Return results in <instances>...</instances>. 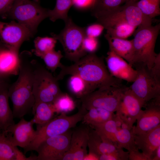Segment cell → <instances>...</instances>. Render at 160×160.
<instances>
[{"label": "cell", "mask_w": 160, "mask_h": 160, "mask_svg": "<svg viewBox=\"0 0 160 160\" xmlns=\"http://www.w3.org/2000/svg\"><path fill=\"white\" fill-rule=\"evenodd\" d=\"M30 52H24L19 55L20 67L17 80L10 85L9 97L13 105L14 118H21L33 109L35 100L33 93L34 60Z\"/></svg>", "instance_id": "cell-1"}, {"label": "cell", "mask_w": 160, "mask_h": 160, "mask_svg": "<svg viewBox=\"0 0 160 160\" xmlns=\"http://www.w3.org/2000/svg\"><path fill=\"white\" fill-rule=\"evenodd\" d=\"M60 68L59 73L56 77L58 81L68 75H75L82 78L97 89L103 87L122 85V80L111 75L103 58L98 56L95 53L87 54L71 65L63 64Z\"/></svg>", "instance_id": "cell-2"}, {"label": "cell", "mask_w": 160, "mask_h": 160, "mask_svg": "<svg viewBox=\"0 0 160 160\" xmlns=\"http://www.w3.org/2000/svg\"><path fill=\"white\" fill-rule=\"evenodd\" d=\"M160 30V24L138 27L133 33L134 64L144 65L150 70L158 54L154 50Z\"/></svg>", "instance_id": "cell-3"}, {"label": "cell", "mask_w": 160, "mask_h": 160, "mask_svg": "<svg viewBox=\"0 0 160 160\" xmlns=\"http://www.w3.org/2000/svg\"><path fill=\"white\" fill-rule=\"evenodd\" d=\"M87 110L81 106L76 113L68 116L61 113L49 121L42 125L37 126L35 136L29 145L24 149L25 153L36 151L40 144L48 138L62 134L82 121Z\"/></svg>", "instance_id": "cell-4"}, {"label": "cell", "mask_w": 160, "mask_h": 160, "mask_svg": "<svg viewBox=\"0 0 160 160\" xmlns=\"http://www.w3.org/2000/svg\"><path fill=\"white\" fill-rule=\"evenodd\" d=\"M48 9L31 0H15L7 14L11 19L28 28L33 34L40 23L48 17Z\"/></svg>", "instance_id": "cell-5"}, {"label": "cell", "mask_w": 160, "mask_h": 160, "mask_svg": "<svg viewBox=\"0 0 160 160\" xmlns=\"http://www.w3.org/2000/svg\"><path fill=\"white\" fill-rule=\"evenodd\" d=\"M65 23L64 28L59 33H52L51 35L62 44L65 57L74 63L87 54L83 47L85 28L75 24L69 17Z\"/></svg>", "instance_id": "cell-6"}, {"label": "cell", "mask_w": 160, "mask_h": 160, "mask_svg": "<svg viewBox=\"0 0 160 160\" xmlns=\"http://www.w3.org/2000/svg\"><path fill=\"white\" fill-rule=\"evenodd\" d=\"M34 64L33 93L34 105L41 102L52 103L62 92L58 80L36 60H34Z\"/></svg>", "instance_id": "cell-7"}, {"label": "cell", "mask_w": 160, "mask_h": 160, "mask_svg": "<svg viewBox=\"0 0 160 160\" xmlns=\"http://www.w3.org/2000/svg\"><path fill=\"white\" fill-rule=\"evenodd\" d=\"M128 87L122 85L98 89L80 99L81 106L87 111L93 108H100L114 113Z\"/></svg>", "instance_id": "cell-8"}, {"label": "cell", "mask_w": 160, "mask_h": 160, "mask_svg": "<svg viewBox=\"0 0 160 160\" xmlns=\"http://www.w3.org/2000/svg\"><path fill=\"white\" fill-rule=\"evenodd\" d=\"M133 66L137 75L129 88L144 106L150 100L160 97V80L154 77L145 66L135 64Z\"/></svg>", "instance_id": "cell-9"}, {"label": "cell", "mask_w": 160, "mask_h": 160, "mask_svg": "<svg viewBox=\"0 0 160 160\" xmlns=\"http://www.w3.org/2000/svg\"><path fill=\"white\" fill-rule=\"evenodd\" d=\"M97 19H113L127 22L138 27L152 25L154 19L144 14L137 6L136 2L128 1L123 6L96 18Z\"/></svg>", "instance_id": "cell-10"}, {"label": "cell", "mask_w": 160, "mask_h": 160, "mask_svg": "<svg viewBox=\"0 0 160 160\" xmlns=\"http://www.w3.org/2000/svg\"><path fill=\"white\" fill-rule=\"evenodd\" d=\"M72 131L66 132L46 139L41 143L36 151L37 160H62L68 151Z\"/></svg>", "instance_id": "cell-11"}, {"label": "cell", "mask_w": 160, "mask_h": 160, "mask_svg": "<svg viewBox=\"0 0 160 160\" xmlns=\"http://www.w3.org/2000/svg\"><path fill=\"white\" fill-rule=\"evenodd\" d=\"M34 34L26 27L14 21H0V40L5 45L19 52L23 43Z\"/></svg>", "instance_id": "cell-12"}, {"label": "cell", "mask_w": 160, "mask_h": 160, "mask_svg": "<svg viewBox=\"0 0 160 160\" xmlns=\"http://www.w3.org/2000/svg\"><path fill=\"white\" fill-rule=\"evenodd\" d=\"M142 110L137 119L136 126L132 130L134 135L141 134L156 127L160 123V97L148 102Z\"/></svg>", "instance_id": "cell-13"}, {"label": "cell", "mask_w": 160, "mask_h": 160, "mask_svg": "<svg viewBox=\"0 0 160 160\" xmlns=\"http://www.w3.org/2000/svg\"><path fill=\"white\" fill-rule=\"evenodd\" d=\"M144 106L143 103L128 87L122 96L116 115L132 129Z\"/></svg>", "instance_id": "cell-14"}, {"label": "cell", "mask_w": 160, "mask_h": 160, "mask_svg": "<svg viewBox=\"0 0 160 160\" xmlns=\"http://www.w3.org/2000/svg\"><path fill=\"white\" fill-rule=\"evenodd\" d=\"M90 127L82 123L72 131L69 149L62 160H83L87 153Z\"/></svg>", "instance_id": "cell-15"}, {"label": "cell", "mask_w": 160, "mask_h": 160, "mask_svg": "<svg viewBox=\"0 0 160 160\" xmlns=\"http://www.w3.org/2000/svg\"><path fill=\"white\" fill-rule=\"evenodd\" d=\"M105 60L107 69L112 76L128 82H133L135 81L137 71L124 59L109 50Z\"/></svg>", "instance_id": "cell-16"}, {"label": "cell", "mask_w": 160, "mask_h": 160, "mask_svg": "<svg viewBox=\"0 0 160 160\" xmlns=\"http://www.w3.org/2000/svg\"><path fill=\"white\" fill-rule=\"evenodd\" d=\"M33 124L31 121H27L23 117L17 123L9 127L6 134L10 132L13 136L10 138L16 146L23 148H27L34 139L36 131L33 128Z\"/></svg>", "instance_id": "cell-17"}, {"label": "cell", "mask_w": 160, "mask_h": 160, "mask_svg": "<svg viewBox=\"0 0 160 160\" xmlns=\"http://www.w3.org/2000/svg\"><path fill=\"white\" fill-rule=\"evenodd\" d=\"M20 62L19 52L2 43L0 46V76L7 78L10 75H18Z\"/></svg>", "instance_id": "cell-18"}, {"label": "cell", "mask_w": 160, "mask_h": 160, "mask_svg": "<svg viewBox=\"0 0 160 160\" xmlns=\"http://www.w3.org/2000/svg\"><path fill=\"white\" fill-rule=\"evenodd\" d=\"M135 145L150 160L154 151L160 146V124L144 133L134 135Z\"/></svg>", "instance_id": "cell-19"}, {"label": "cell", "mask_w": 160, "mask_h": 160, "mask_svg": "<svg viewBox=\"0 0 160 160\" xmlns=\"http://www.w3.org/2000/svg\"><path fill=\"white\" fill-rule=\"evenodd\" d=\"M7 79L0 82V129L6 133L8 128L15 123L9 103L10 85Z\"/></svg>", "instance_id": "cell-20"}, {"label": "cell", "mask_w": 160, "mask_h": 160, "mask_svg": "<svg viewBox=\"0 0 160 160\" xmlns=\"http://www.w3.org/2000/svg\"><path fill=\"white\" fill-rule=\"evenodd\" d=\"M105 37L108 43L109 50L124 59L133 67L134 58L133 40H128L114 37L107 33Z\"/></svg>", "instance_id": "cell-21"}, {"label": "cell", "mask_w": 160, "mask_h": 160, "mask_svg": "<svg viewBox=\"0 0 160 160\" xmlns=\"http://www.w3.org/2000/svg\"><path fill=\"white\" fill-rule=\"evenodd\" d=\"M88 147L89 152L92 153L98 157L101 155L115 151L121 147L117 144L101 137L94 129L90 127Z\"/></svg>", "instance_id": "cell-22"}, {"label": "cell", "mask_w": 160, "mask_h": 160, "mask_svg": "<svg viewBox=\"0 0 160 160\" xmlns=\"http://www.w3.org/2000/svg\"><path fill=\"white\" fill-rule=\"evenodd\" d=\"M97 21L106 30V33L120 39H126L133 34L137 28L126 22L115 19H102Z\"/></svg>", "instance_id": "cell-23"}, {"label": "cell", "mask_w": 160, "mask_h": 160, "mask_svg": "<svg viewBox=\"0 0 160 160\" xmlns=\"http://www.w3.org/2000/svg\"><path fill=\"white\" fill-rule=\"evenodd\" d=\"M5 135L0 132V160H36V156H26Z\"/></svg>", "instance_id": "cell-24"}, {"label": "cell", "mask_w": 160, "mask_h": 160, "mask_svg": "<svg viewBox=\"0 0 160 160\" xmlns=\"http://www.w3.org/2000/svg\"><path fill=\"white\" fill-rule=\"evenodd\" d=\"M132 129L123 123L120 126H117L114 133L116 143L119 146L127 149L128 152L138 149L135 143L134 134Z\"/></svg>", "instance_id": "cell-25"}, {"label": "cell", "mask_w": 160, "mask_h": 160, "mask_svg": "<svg viewBox=\"0 0 160 160\" xmlns=\"http://www.w3.org/2000/svg\"><path fill=\"white\" fill-rule=\"evenodd\" d=\"M32 113L34 117L31 121L37 126L42 125L47 123L53 118L56 113L52 103L42 102L34 105Z\"/></svg>", "instance_id": "cell-26"}, {"label": "cell", "mask_w": 160, "mask_h": 160, "mask_svg": "<svg viewBox=\"0 0 160 160\" xmlns=\"http://www.w3.org/2000/svg\"><path fill=\"white\" fill-rule=\"evenodd\" d=\"M67 86L70 92L79 99L97 89L79 76L71 75L68 79Z\"/></svg>", "instance_id": "cell-27"}, {"label": "cell", "mask_w": 160, "mask_h": 160, "mask_svg": "<svg viewBox=\"0 0 160 160\" xmlns=\"http://www.w3.org/2000/svg\"><path fill=\"white\" fill-rule=\"evenodd\" d=\"M114 113L100 108H93L87 110L82 120V123L90 127L103 123L112 119Z\"/></svg>", "instance_id": "cell-28"}, {"label": "cell", "mask_w": 160, "mask_h": 160, "mask_svg": "<svg viewBox=\"0 0 160 160\" xmlns=\"http://www.w3.org/2000/svg\"><path fill=\"white\" fill-rule=\"evenodd\" d=\"M73 5L72 0H56L54 8L48 9V17L53 22L58 19L65 22L69 18L68 13Z\"/></svg>", "instance_id": "cell-29"}, {"label": "cell", "mask_w": 160, "mask_h": 160, "mask_svg": "<svg viewBox=\"0 0 160 160\" xmlns=\"http://www.w3.org/2000/svg\"><path fill=\"white\" fill-rule=\"evenodd\" d=\"M127 0H96L91 9L92 15L96 18L115 9Z\"/></svg>", "instance_id": "cell-30"}, {"label": "cell", "mask_w": 160, "mask_h": 160, "mask_svg": "<svg viewBox=\"0 0 160 160\" xmlns=\"http://www.w3.org/2000/svg\"><path fill=\"white\" fill-rule=\"evenodd\" d=\"M57 41L52 36H38L34 40V48L32 52L36 56L41 58L46 53L55 49Z\"/></svg>", "instance_id": "cell-31"}, {"label": "cell", "mask_w": 160, "mask_h": 160, "mask_svg": "<svg viewBox=\"0 0 160 160\" xmlns=\"http://www.w3.org/2000/svg\"><path fill=\"white\" fill-rule=\"evenodd\" d=\"M55 113H65L73 111L76 107L75 102L68 94L62 92L52 103Z\"/></svg>", "instance_id": "cell-32"}, {"label": "cell", "mask_w": 160, "mask_h": 160, "mask_svg": "<svg viewBox=\"0 0 160 160\" xmlns=\"http://www.w3.org/2000/svg\"><path fill=\"white\" fill-rule=\"evenodd\" d=\"M142 12L152 19L160 15V0H140L136 2Z\"/></svg>", "instance_id": "cell-33"}, {"label": "cell", "mask_w": 160, "mask_h": 160, "mask_svg": "<svg viewBox=\"0 0 160 160\" xmlns=\"http://www.w3.org/2000/svg\"><path fill=\"white\" fill-rule=\"evenodd\" d=\"M63 57L60 51L54 49L46 53L41 58L44 60L47 68L54 72L57 68H60L62 65L60 60Z\"/></svg>", "instance_id": "cell-34"}, {"label": "cell", "mask_w": 160, "mask_h": 160, "mask_svg": "<svg viewBox=\"0 0 160 160\" xmlns=\"http://www.w3.org/2000/svg\"><path fill=\"white\" fill-rule=\"evenodd\" d=\"M122 148L120 147L112 153L101 155L99 156V160H129V152L124 151Z\"/></svg>", "instance_id": "cell-35"}, {"label": "cell", "mask_w": 160, "mask_h": 160, "mask_svg": "<svg viewBox=\"0 0 160 160\" xmlns=\"http://www.w3.org/2000/svg\"><path fill=\"white\" fill-rule=\"evenodd\" d=\"M99 46L97 38L86 36L85 37L83 42V47L87 54L95 53Z\"/></svg>", "instance_id": "cell-36"}, {"label": "cell", "mask_w": 160, "mask_h": 160, "mask_svg": "<svg viewBox=\"0 0 160 160\" xmlns=\"http://www.w3.org/2000/svg\"><path fill=\"white\" fill-rule=\"evenodd\" d=\"M104 29V26L98 23L92 24L85 28V34L88 36L97 38Z\"/></svg>", "instance_id": "cell-37"}, {"label": "cell", "mask_w": 160, "mask_h": 160, "mask_svg": "<svg viewBox=\"0 0 160 160\" xmlns=\"http://www.w3.org/2000/svg\"><path fill=\"white\" fill-rule=\"evenodd\" d=\"M96 0H72L73 5L78 9L86 10L92 8Z\"/></svg>", "instance_id": "cell-38"}, {"label": "cell", "mask_w": 160, "mask_h": 160, "mask_svg": "<svg viewBox=\"0 0 160 160\" xmlns=\"http://www.w3.org/2000/svg\"><path fill=\"white\" fill-rule=\"evenodd\" d=\"M15 0H0V17L7 15Z\"/></svg>", "instance_id": "cell-39"}, {"label": "cell", "mask_w": 160, "mask_h": 160, "mask_svg": "<svg viewBox=\"0 0 160 160\" xmlns=\"http://www.w3.org/2000/svg\"><path fill=\"white\" fill-rule=\"evenodd\" d=\"M151 73L157 79L160 80V54H158L154 65L150 70Z\"/></svg>", "instance_id": "cell-40"}, {"label": "cell", "mask_w": 160, "mask_h": 160, "mask_svg": "<svg viewBox=\"0 0 160 160\" xmlns=\"http://www.w3.org/2000/svg\"><path fill=\"white\" fill-rule=\"evenodd\" d=\"M129 160H149V159L139 149L132 150L129 152Z\"/></svg>", "instance_id": "cell-41"}, {"label": "cell", "mask_w": 160, "mask_h": 160, "mask_svg": "<svg viewBox=\"0 0 160 160\" xmlns=\"http://www.w3.org/2000/svg\"><path fill=\"white\" fill-rule=\"evenodd\" d=\"M160 160V146L153 152L150 157V160Z\"/></svg>", "instance_id": "cell-42"}, {"label": "cell", "mask_w": 160, "mask_h": 160, "mask_svg": "<svg viewBox=\"0 0 160 160\" xmlns=\"http://www.w3.org/2000/svg\"><path fill=\"white\" fill-rule=\"evenodd\" d=\"M99 160V157L95 154L89 152L84 158L83 160Z\"/></svg>", "instance_id": "cell-43"}, {"label": "cell", "mask_w": 160, "mask_h": 160, "mask_svg": "<svg viewBox=\"0 0 160 160\" xmlns=\"http://www.w3.org/2000/svg\"><path fill=\"white\" fill-rule=\"evenodd\" d=\"M7 78H3V77H1L0 76V82H1V81H2V80H4L5 79H6Z\"/></svg>", "instance_id": "cell-44"}, {"label": "cell", "mask_w": 160, "mask_h": 160, "mask_svg": "<svg viewBox=\"0 0 160 160\" xmlns=\"http://www.w3.org/2000/svg\"><path fill=\"white\" fill-rule=\"evenodd\" d=\"M127 1H137L138 0H127Z\"/></svg>", "instance_id": "cell-45"}, {"label": "cell", "mask_w": 160, "mask_h": 160, "mask_svg": "<svg viewBox=\"0 0 160 160\" xmlns=\"http://www.w3.org/2000/svg\"><path fill=\"white\" fill-rule=\"evenodd\" d=\"M35 1L39 2V1L40 0H32Z\"/></svg>", "instance_id": "cell-46"}, {"label": "cell", "mask_w": 160, "mask_h": 160, "mask_svg": "<svg viewBox=\"0 0 160 160\" xmlns=\"http://www.w3.org/2000/svg\"><path fill=\"white\" fill-rule=\"evenodd\" d=\"M2 44V43L1 42L0 40V46Z\"/></svg>", "instance_id": "cell-47"}]
</instances>
